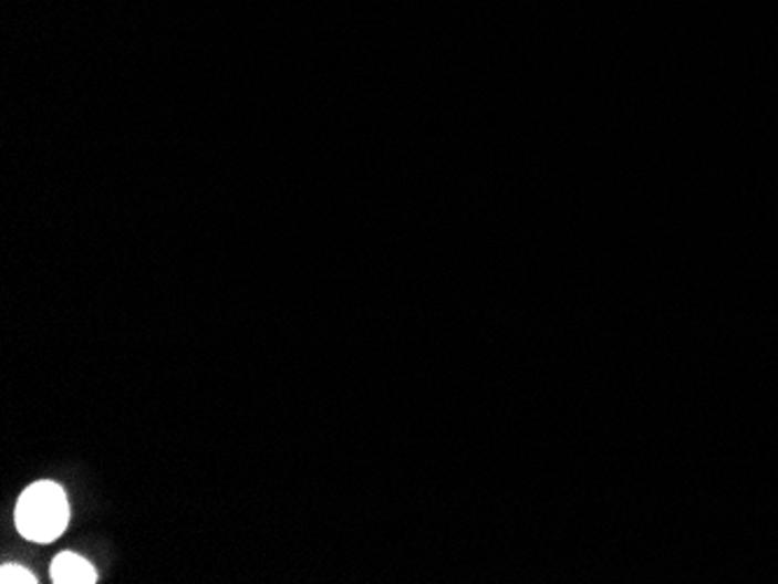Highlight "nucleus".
<instances>
[{
  "label": "nucleus",
  "mask_w": 778,
  "mask_h": 584,
  "mask_svg": "<svg viewBox=\"0 0 778 584\" xmlns=\"http://www.w3.org/2000/svg\"><path fill=\"white\" fill-rule=\"evenodd\" d=\"M69 522V497L56 482L50 480L27 487L14 505V526L31 543H54Z\"/></svg>",
  "instance_id": "nucleus-1"
},
{
  "label": "nucleus",
  "mask_w": 778,
  "mask_h": 584,
  "mask_svg": "<svg viewBox=\"0 0 778 584\" xmlns=\"http://www.w3.org/2000/svg\"><path fill=\"white\" fill-rule=\"evenodd\" d=\"M54 584H94L98 580L96 569L75 552H61L50 569Z\"/></svg>",
  "instance_id": "nucleus-2"
},
{
  "label": "nucleus",
  "mask_w": 778,
  "mask_h": 584,
  "mask_svg": "<svg viewBox=\"0 0 778 584\" xmlns=\"http://www.w3.org/2000/svg\"><path fill=\"white\" fill-rule=\"evenodd\" d=\"M0 582L3 584H35V575L24 569V566H19V564H6L3 569H0Z\"/></svg>",
  "instance_id": "nucleus-3"
}]
</instances>
